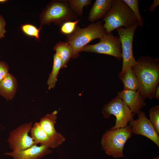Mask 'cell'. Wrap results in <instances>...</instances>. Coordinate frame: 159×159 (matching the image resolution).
<instances>
[{"mask_svg":"<svg viewBox=\"0 0 159 159\" xmlns=\"http://www.w3.org/2000/svg\"><path fill=\"white\" fill-rule=\"evenodd\" d=\"M124 85V89L138 90V83L135 74L132 67L127 70L120 78Z\"/></svg>","mask_w":159,"mask_h":159,"instance_id":"obj_18","label":"cell"},{"mask_svg":"<svg viewBox=\"0 0 159 159\" xmlns=\"http://www.w3.org/2000/svg\"><path fill=\"white\" fill-rule=\"evenodd\" d=\"M107 32L111 33L117 28H127L136 22L134 15L123 0H112L111 7L102 21Z\"/></svg>","mask_w":159,"mask_h":159,"instance_id":"obj_2","label":"cell"},{"mask_svg":"<svg viewBox=\"0 0 159 159\" xmlns=\"http://www.w3.org/2000/svg\"><path fill=\"white\" fill-rule=\"evenodd\" d=\"M132 68L137 77L138 90L145 98L152 99L159 81L158 58L142 56Z\"/></svg>","mask_w":159,"mask_h":159,"instance_id":"obj_1","label":"cell"},{"mask_svg":"<svg viewBox=\"0 0 159 159\" xmlns=\"http://www.w3.org/2000/svg\"><path fill=\"white\" fill-rule=\"evenodd\" d=\"M132 134L129 125L114 130H106L101 140L102 148L107 155L114 158H123L124 145Z\"/></svg>","mask_w":159,"mask_h":159,"instance_id":"obj_4","label":"cell"},{"mask_svg":"<svg viewBox=\"0 0 159 159\" xmlns=\"http://www.w3.org/2000/svg\"><path fill=\"white\" fill-rule=\"evenodd\" d=\"M21 28L23 32L26 35L39 39V33L41 27L39 29H37L33 25L26 24L22 25Z\"/></svg>","mask_w":159,"mask_h":159,"instance_id":"obj_23","label":"cell"},{"mask_svg":"<svg viewBox=\"0 0 159 159\" xmlns=\"http://www.w3.org/2000/svg\"><path fill=\"white\" fill-rule=\"evenodd\" d=\"M62 60L56 53L53 56V62L52 71L49 75L47 84L50 90L54 87L57 80L58 75L62 67Z\"/></svg>","mask_w":159,"mask_h":159,"instance_id":"obj_19","label":"cell"},{"mask_svg":"<svg viewBox=\"0 0 159 159\" xmlns=\"http://www.w3.org/2000/svg\"><path fill=\"white\" fill-rule=\"evenodd\" d=\"M112 0H96L89 12L88 19L91 22L104 18L110 9Z\"/></svg>","mask_w":159,"mask_h":159,"instance_id":"obj_14","label":"cell"},{"mask_svg":"<svg viewBox=\"0 0 159 159\" xmlns=\"http://www.w3.org/2000/svg\"><path fill=\"white\" fill-rule=\"evenodd\" d=\"M30 136L37 144L45 145L50 148H56L55 144L41 128L39 122H36L30 131Z\"/></svg>","mask_w":159,"mask_h":159,"instance_id":"obj_16","label":"cell"},{"mask_svg":"<svg viewBox=\"0 0 159 159\" xmlns=\"http://www.w3.org/2000/svg\"><path fill=\"white\" fill-rule=\"evenodd\" d=\"M57 113V111L55 110L50 114H47L42 117L39 122L41 128L51 139L56 148L65 140V138L56 131L55 128Z\"/></svg>","mask_w":159,"mask_h":159,"instance_id":"obj_11","label":"cell"},{"mask_svg":"<svg viewBox=\"0 0 159 159\" xmlns=\"http://www.w3.org/2000/svg\"><path fill=\"white\" fill-rule=\"evenodd\" d=\"M117 96L122 100L134 115L138 114L140 110L146 105L145 98L138 90L124 89L119 92Z\"/></svg>","mask_w":159,"mask_h":159,"instance_id":"obj_12","label":"cell"},{"mask_svg":"<svg viewBox=\"0 0 159 159\" xmlns=\"http://www.w3.org/2000/svg\"><path fill=\"white\" fill-rule=\"evenodd\" d=\"M32 126L31 122L22 124L10 132L7 142L13 151L25 150L37 145L29 135Z\"/></svg>","mask_w":159,"mask_h":159,"instance_id":"obj_9","label":"cell"},{"mask_svg":"<svg viewBox=\"0 0 159 159\" xmlns=\"http://www.w3.org/2000/svg\"><path fill=\"white\" fill-rule=\"evenodd\" d=\"M153 97L157 99H159V86L158 85L154 91Z\"/></svg>","mask_w":159,"mask_h":159,"instance_id":"obj_28","label":"cell"},{"mask_svg":"<svg viewBox=\"0 0 159 159\" xmlns=\"http://www.w3.org/2000/svg\"><path fill=\"white\" fill-rule=\"evenodd\" d=\"M106 32L102 21L90 24L84 28L77 25L74 32L67 36L66 39L72 49V58L78 57L79 52L87 44L94 39H101Z\"/></svg>","mask_w":159,"mask_h":159,"instance_id":"obj_3","label":"cell"},{"mask_svg":"<svg viewBox=\"0 0 159 159\" xmlns=\"http://www.w3.org/2000/svg\"><path fill=\"white\" fill-rule=\"evenodd\" d=\"M150 159H159V156H158L156 157H153Z\"/></svg>","mask_w":159,"mask_h":159,"instance_id":"obj_30","label":"cell"},{"mask_svg":"<svg viewBox=\"0 0 159 159\" xmlns=\"http://www.w3.org/2000/svg\"><path fill=\"white\" fill-rule=\"evenodd\" d=\"M149 120L159 135V106L152 107L149 110Z\"/></svg>","mask_w":159,"mask_h":159,"instance_id":"obj_22","label":"cell"},{"mask_svg":"<svg viewBox=\"0 0 159 159\" xmlns=\"http://www.w3.org/2000/svg\"><path fill=\"white\" fill-rule=\"evenodd\" d=\"M7 0H0V3H3L6 2Z\"/></svg>","mask_w":159,"mask_h":159,"instance_id":"obj_29","label":"cell"},{"mask_svg":"<svg viewBox=\"0 0 159 159\" xmlns=\"http://www.w3.org/2000/svg\"><path fill=\"white\" fill-rule=\"evenodd\" d=\"M80 21L78 19L74 21H68L64 23L61 26V32L67 36L72 34L75 30L77 24Z\"/></svg>","mask_w":159,"mask_h":159,"instance_id":"obj_24","label":"cell"},{"mask_svg":"<svg viewBox=\"0 0 159 159\" xmlns=\"http://www.w3.org/2000/svg\"><path fill=\"white\" fill-rule=\"evenodd\" d=\"M130 8L138 22V26L141 27L144 25L143 21L139 10L138 0H123Z\"/></svg>","mask_w":159,"mask_h":159,"instance_id":"obj_21","label":"cell"},{"mask_svg":"<svg viewBox=\"0 0 159 159\" xmlns=\"http://www.w3.org/2000/svg\"><path fill=\"white\" fill-rule=\"evenodd\" d=\"M138 118L129 123L132 134L145 136L153 142L159 148V136L151 122L144 112L138 114Z\"/></svg>","mask_w":159,"mask_h":159,"instance_id":"obj_10","label":"cell"},{"mask_svg":"<svg viewBox=\"0 0 159 159\" xmlns=\"http://www.w3.org/2000/svg\"><path fill=\"white\" fill-rule=\"evenodd\" d=\"M69 6L77 16H82L83 13L84 7L90 4L91 0H67Z\"/></svg>","mask_w":159,"mask_h":159,"instance_id":"obj_20","label":"cell"},{"mask_svg":"<svg viewBox=\"0 0 159 159\" xmlns=\"http://www.w3.org/2000/svg\"><path fill=\"white\" fill-rule=\"evenodd\" d=\"M53 50L56 52L62 60V68L66 67L68 62L72 58L73 52L71 46L66 42H60L54 47Z\"/></svg>","mask_w":159,"mask_h":159,"instance_id":"obj_17","label":"cell"},{"mask_svg":"<svg viewBox=\"0 0 159 159\" xmlns=\"http://www.w3.org/2000/svg\"><path fill=\"white\" fill-rule=\"evenodd\" d=\"M9 67L4 61H0V82L9 73Z\"/></svg>","mask_w":159,"mask_h":159,"instance_id":"obj_25","label":"cell"},{"mask_svg":"<svg viewBox=\"0 0 159 159\" xmlns=\"http://www.w3.org/2000/svg\"><path fill=\"white\" fill-rule=\"evenodd\" d=\"M37 145L22 150L6 152L4 154L12 157L13 159H41L53 152L50 148L45 145L38 146Z\"/></svg>","mask_w":159,"mask_h":159,"instance_id":"obj_13","label":"cell"},{"mask_svg":"<svg viewBox=\"0 0 159 159\" xmlns=\"http://www.w3.org/2000/svg\"><path fill=\"white\" fill-rule=\"evenodd\" d=\"M159 5V0H154L153 3L150 6L149 10L151 12H153L156 8Z\"/></svg>","mask_w":159,"mask_h":159,"instance_id":"obj_27","label":"cell"},{"mask_svg":"<svg viewBox=\"0 0 159 159\" xmlns=\"http://www.w3.org/2000/svg\"><path fill=\"white\" fill-rule=\"evenodd\" d=\"M85 51L103 54L113 56L119 60L122 59V50L119 36L106 32L96 44L86 45L80 52Z\"/></svg>","mask_w":159,"mask_h":159,"instance_id":"obj_8","label":"cell"},{"mask_svg":"<svg viewBox=\"0 0 159 159\" xmlns=\"http://www.w3.org/2000/svg\"><path fill=\"white\" fill-rule=\"evenodd\" d=\"M102 112L105 119L109 118L112 115L115 116V124L109 129L110 130L126 126L134 118V115L122 100L117 96L104 105Z\"/></svg>","mask_w":159,"mask_h":159,"instance_id":"obj_7","label":"cell"},{"mask_svg":"<svg viewBox=\"0 0 159 159\" xmlns=\"http://www.w3.org/2000/svg\"><path fill=\"white\" fill-rule=\"evenodd\" d=\"M77 16L70 7L67 0L56 1L49 4L41 13L42 25L52 23L61 26L64 23L77 19Z\"/></svg>","mask_w":159,"mask_h":159,"instance_id":"obj_5","label":"cell"},{"mask_svg":"<svg viewBox=\"0 0 159 159\" xmlns=\"http://www.w3.org/2000/svg\"><path fill=\"white\" fill-rule=\"evenodd\" d=\"M6 22L3 16L0 15V39L4 37L6 31L5 29Z\"/></svg>","mask_w":159,"mask_h":159,"instance_id":"obj_26","label":"cell"},{"mask_svg":"<svg viewBox=\"0 0 159 159\" xmlns=\"http://www.w3.org/2000/svg\"><path fill=\"white\" fill-rule=\"evenodd\" d=\"M17 87L16 78L9 73L0 82V95L7 100H11L16 92Z\"/></svg>","mask_w":159,"mask_h":159,"instance_id":"obj_15","label":"cell"},{"mask_svg":"<svg viewBox=\"0 0 159 159\" xmlns=\"http://www.w3.org/2000/svg\"><path fill=\"white\" fill-rule=\"evenodd\" d=\"M138 26L137 21L129 28L120 27L115 29L119 36L122 50V64L121 71L119 74V78L137 63L133 54V42L135 32Z\"/></svg>","mask_w":159,"mask_h":159,"instance_id":"obj_6","label":"cell"}]
</instances>
